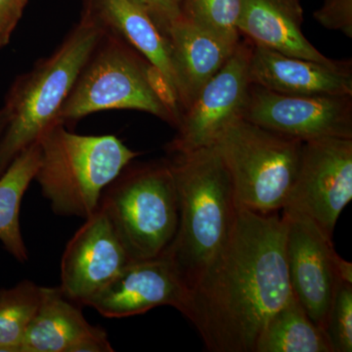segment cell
Returning a JSON list of instances; mask_svg holds the SVG:
<instances>
[{
	"mask_svg": "<svg viewBox=\"0 0 352 352\" xmlns=\"http://www.w3.org/2000/svg\"><path fill=\"white\" fill-rule=\"evenodd\" d=\"M283 215L238 207L228 237L187 292L182 314L212 352H254L259 336L294 298Z\"/></svg>",
	"mask_w": 352,
	"mask_h": 352,
	"instance_id": "obj_1",
	"label": "cell"
},
{
	"mask_svg": "<svg viewBox=\"0 0 352 352\" xmlns=\"http://www.w3.org/2000/svg\"><path fill=\"white\" fill-rule=\"evenodd\" d=\"M177 189L179 219L164 254L189 291L226 242L237 214L230 175L214 145L166 157Z\"/></svg>",
	"mask_w": 352,
	"mask_h": 352,
	"instance_id": "obj_2",
	"label": "cell"
},
{
	"mask_svg": "<svg viewBox=\"0 0 352 352\" xmlns=\"http://www.w3.org/2000/svg\"><path fill=\"white\" fill-rule=\"evenodd\" d=\"M103 30L87 14L50 56L16 78L6 95L8 122L0 138V176L23 150L58 122V115Z\"/></svg>",
	"mask_w": 352,
	"mask_h": 352,
	"instance_id": "obj_3",
	"label": "cell"
},
{
	"mask_svg": "<svg viewBox=\"0 0 352 352\" xmlns=\"http://www.w3.org/2000/svg\"><path fill=\"white\" fill-rule=\"evenodd\" d=\"M115 109L151 113L175 127L179 122V108L163 76L126 41L103 31L58 122L66 126Z\"/></svg>",
	"mask_w": 352,
	"mask_h": 352,
	"instance_id": "obj_4",
	"label": "cell"
},
{
	"mask_svg": "<svg viewBox=\"0 0 352 352\" xmlns=\"http://www.w3.org/2000/svg\"><path fill=\"white\" fill-rule=\"evenodd\" d=\"M41 157L34 179L53 212L87 219L102 194L138 157L115 135H80L55 122L38 140Z\"/></svg>",
	"mask_w": 352,
	"mask_h": 352,
	"instance_id": "obj_5",
	"label": "cell"
},
{
	"mask_svg": "<svg viewBox=\"0 0 352 352\" xmlns=\"http://www.w3.org/2000/svg\"><path fill=\"white\" fill-rule=\"evenodd\" d=\"M108 217L131 261L163 256L177 231L179 201L168 159L127 164L102 194Z\"/></svg>",
	"mask_w": 352,
	"mask_h": 352,
	"instance_id": "obj_6",
	"label": "cell"
},
{
	"mask_svg": "<svg viewBox=\"0 0 352 352\" xmlns=\"http://www.w3.org/2000/svg\"><path fill=\"white\" fill-rule=\"evenodd\" d=\"M238 207L263 214L283 210L295 184L303 141L238 117L215 138Z\"/></svg>",
	"mask_w": 352,
	"mask_h": 352,
	"instance_id": "obj_7",
	"label": "cell"
},
{
	"mask_svg": "<svg viewBox=\"0 0 352 352\" xmlns=\"http://www.w3.org/2000/svg\"><path fill=\"white\" fill-rule=\"evenodd\" d=\"M352 199V139L303 142L295 184L283 214L308 217L333 239L336 224Z\"/></svg>",
	"mask_w": 352,
	"mask_h": 352,
	"instance_id": "obj_8",
	"label": "cell"
},
{
	"mask_svg": "<svg viewBox=\"0 0 352 352\" xmlns=\"http://www.w3.org/2000/svg\"><path fill=\"white\" fill-rule=\"evenodd\" d=\"M241 118L303 142L352 139V95L282 94L252 82Z\"/></svg>",
	"mask_w": 352,
	"mask_h": 352,
	"instance_id": "obj_9",
	"label": "cell"
},
{
	"mask_svg": "<svg viewBox=\"0 0 352 352\" xmlns=\"http://www.w3.org/2000/svg\"><path fill=\"white\" fill-rule=\"evenodd\" d=\"M252 43L241 39L233 54L180 113L176 134L166 145L168 154L192 151L214 144L234 119L241 117L251 85Z\"/></svg>",
	"mask_w": 352,
	"mask_h": 352,
	"instance_id": "obj_10",
	"label": "cell"
},
{
	"mask_svg": "<svg viewBox=\"0 0 352 352\" xmlns=\"http://www.w3.org/2000/svg\"><path fill=\"white\" fill-rule=\"evenodd\" d=\"M287 221L286 256L289 285L308 317L325 332L340 278L333 239L308 217L283 214Z\"/></svg>",
	"mask_w": 352,
	"mask_h": 352,
	"instance_id": "obj_11",
	"label": "cell"
},
{
	"mask_svg": "<svg viewBox=\"0 0 352 352\" xmlns=\"http://www.w3.org/2000/svg\"><path fill=\"white\" fill-rule=\"evenodd\" d=\"M131 261L108 217L97 208L67 244L60 289L74 302L87 305Z\"/></svg>",
	"mask_w": 352,
	"mask_h": 352,
	"instance_id": "obj_12",
	"label": "cell"
},
{
	"mask_svg": "<svg viewBox=\"0 0 352 352\" xmlns=\"http://www.w3.org/2000/svg\"><path fill=\"white\" fill-rule=\"evenodd\" d=\"M187 289L166 254L132 261L110 283L88 300L107 318H124L145 314L153 308L170 305L182 312Z\"/></svg>",
	"mask_w": 352,
	"mask_h": 352,
	"instance_id": "obj_13",
	"label": "cell"
},
{
	"mask_svg": "<svg viewBox=\"0 0 352 352\" xmlns=\"http://www.w3.org/2000/svg\"><path fill=\"white\" fill-rule=\"evenodd\" d=\"M251 82L277 94L352 95L351 61L318 63L252 43Z\"/></svg>",
	"mask_w": 352,
	"mask_h": 352,
	"instance_id": "obj_14",
	"label": "cell"
},
{
	"mask_svg": "<svg viewBox=\"0 0 352 352\" xmlns=\"http://www.w3.org/2000/svg\"><path fill=\"white\" fill-rule=\"evenodd\" d=\"M164 36L170 46L180 113L191 105L201 88L223 67L238 43L226 41L180 17Z\"/></svg>",
	"mask_w": 352,
	"mask_h": 352,
	"instance_id": "obj_15",
	"label": "cell"
},
{
	"mask_svg": "<svg viewBox=\"0 0 352 352\" xmlns=\"http://www.w3.org/2000/svg\"><path fill=\"white\" fill-rule=\"evenodd\" d=\"M300 0H241L237 23L240 36L288 56L332 64L305 38Z\"/></svg>",
	"mask_w": 352,
	"mask_h": 352,
	"instance_id": "obj_16",
	"label": "cell"
},
{
	"mask_svg": "<svg viewBox=\"0 0 352 352\" xmlns=\"http://www.w3.org/2000/svg\"><path fill=\"white\" fill-rule=\"evenodd\" d=\"M82 1V13L92 18L104 32L126 41L159 71L177 103L170 46L144 7L133 0Z\"/></svg>",
	"mask_w": 352,
	"mask_h": 352,
	"instance_id": "obj_17",
	"label": "cell"
},
{
	"mask_svg": "<svg viewBox=\"0 0 352 352\" xmlns=\"http://www.w3.org/2000/svg\"><path fill=\"white\" fill-rule=\"evenodd\" d=\"M97 329L88 323L78 303L67 298L60 287H41L38 307L20 352H69Z\"/></svg>",
	"mask_w": 352,
	"mask_h": 352,
	"instance_id": "obj_18",
	"label": "cell"
},
{
	"mask_svg": "<svg viewBox=\"0 0 352 352\" xmlns=\"http://www.w3.org/2000/svg\"><path fill=\"white\" fill-rule=\"evenodd\" d=\"M39 143L25 148L0 176V242L20 263L29 259V252L20 228L23 197L34 179L39 164Z\"/></svg>",
	"mask_w": 352,
	"mask_h": 352,
	"instance_id": "obj_19",
	"label": "cell"
},
{
	"mask_svg": "<svg viewBox=\"0 0 352 352\" xmlns=\"http://www.w3.org/2000/svg\"><path fill=\"white\" fill-rule=\"evenodd\" d=\"M254 352H333L325 332L294 298L271 317Z\"/></svg>",
	"mask_w": 352,
	"mask_h": 352,
	"instance_id": "obj_20",
	"label": "cell"
},
{
	"mask_svg": "<svg viewBox=\"0 0 352 352\" xmlns=\"http://www.w3.org/2000/svg\"><path fill=\"white\" fill-rule=\"evenodd\" d=\"M41 288L24 280L12 288L0 289V352H20L38 307Z\"/></svg>",
	"mask_w": 352,
	"mask_h": 352,
	"instance_id": "obj_21",
	"label": "cell"
},
{
	"mask_svg": "<svg viewBox=\"0 0 352 352\" xmlns=\"http://www.w3.org/2000/svg\"><path fill=\"white\" fill-rule=\"evenodd\" d=\"M241 0H183L182 17L226 41L238 43Z\"/></svg>",
	"mask_w": 352,
	"mask_h": 352,
	"instance_id": "obj_22",
	"label": "cell"
},
{
	"mask_svg": "<svg viewBox=\"0 0 352 352\" xmlns=\"http://www.w3.org/2000/svg\"><path fill=\"white\" fill-rule=\"evenodd\" d=\"M325 333L333 352L352 351V284L340 281L338 285Z\"/></svg>",
	"mask_w": 352,
	"mask_h": 352,
	"instance_id": "obj_23",
	"label": "cell"
},
{
	"mask_svg": "<svg viewBox=\"0 0 352 352\" xmlns=\"http://www.w3.org/2000/svg\"><path fill=\"white\" fill-rule=\"evenodd\" d=\"M314 19L328 30L342 32L352 38V0H324L315 11Z\"/></svg>",
	"mask_w": 352,
	"mask_h": 352,
	"instance_id": "obj_24",
	"label": "cell"
},
{
	"mask_svg": "<svg viewBox=\"0 0 352 352\" xmlns=\"http://www.w3.org/2000/svg\"><path fill=\"white\" fill-rule=\"evenodd\" d=\"M27 3L28 0H0V50L10 41Z\"/></svg>",
	"mask_w": 352,
	"mask_h": 352,
	"instance_id": "obj_25",
	"label": "cell"
},
{
	"mask_svg": "<svg viewBox=\"0 0 352 352\" xmlns=\"http://www.w3.org/2000/svg\"><path fill=\"white\" fill-rule=\"evenodd\" d=\"M183 0H145V7L150 17L159 28L166 32L175 20L182 17Z\"/></svg>",
	"mask_w": 352,
	"mask_h": 352,
	"instance_id": "obj_26",
	"label": "cell"
},
{
	"mask_svg": "<svg viewBox=\"0 0 352 352\" xmlns=\"http://www.w3.org/2000/svg\"><path fill=\"white\" fill-rule=\"evenodd\" d=\"M112 351H113V346L109 342L107 333L101 328L97 329L94 333L83 338L69 349V352Z\"/></svg>",
	"mask_w": 352,
	"mask_h": 352,
	"instance_id": "obj_27",
	"label": "cell"
},
{
	"mask_svg": "<svg viewBox=\"0 0 352 352\" xmlns=\"http://www.w3.org/2000/svg\"><path fill=\"white\" fill-rule=\"evenodd\" d=\"M336 266H337L338 276L340 281L352 284V263L339 256Z\"/></svg>",
	"mask_w": 352,
	"mask_h": 352,
	"instance_id": "obj_28",
	"label": "cell"
},
{
	"mask_svg": "<svg viewBox=\"0 0 352 352\" xmlns=\"http://www.w3.org/2000/svg\"><path fill=\"white\" fill-rule=\"evenodd\" d=\"M8 122V116H7L6 108H0V138L6 131Z\"/></svg>",
	"mask_w": 352,
	"mask_h": 352,
	"instance_id": "obj_29",
	"label": "cell"
},
{
	"mask_svg": "<svg viewBox=\"0 0 352 352\" xmlns=\"http://www.w3.org/2000/svg\"><path fill=\"white\" fill-rule=\"evenodd\" d=\"M133 1L136 2V3H138L139 6L144 7V8L146 9L145 0H133Z\"/></svg>",
	"mask_w": 352,
	"mask_h": 352,
	"instance_id": "obj_30",
	"label": "cell"
}]
</instances>
